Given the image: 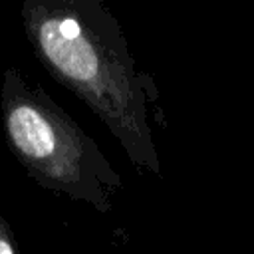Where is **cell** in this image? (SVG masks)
Listing matches in <instances>:
<instances>
[{
    "instance_id": "cell-1",
    "label": "cell",
    "mask_w": 254,
    "mask_h": 254,
    "mask_svg": "<svg viewBox=\"0 0 254 254\" xmlns=\"http://www.w3.org/2000/svg\"><path fill=\"white\" fill-rule=\"evenodd\" d=\"M20 14L46 71L103 121L133 165L159 177L151 123L159 89L137 67L109 8L99 0H26Z\"/></svg>"
},
{
    "instance_id": "cell-2",
    "label": "cell",
    "mask_w": 254,
    "mask_h": 254,
    "mask_svg": "<svg viewBox=\"0 0 254 254\" xmlns=\"http://www.w3.org/2000/svg\"><path fill=\"white\" fill-rule=\"evenodd\" d=\"M2 129L8 149L26 173L52 192L109 212L123 181L99 145L64 111L42 85L8 67L0 91Z\"/></svg>"
},
{
    "instance_id": "cell-3",
    "label": "cell",
    "mask_w": 254,
    "mask_h": 254,
    "mask_svg": "<svg viewBox=\"0 0 254 254\" xmlns=\"http://www.w3.org/2000/svg\"><path fill=\"white\" fill-rule=\"evenodd\" d=\"M0 254H18L12 226L6 222L2 214H0Z\"/></svg>"
}]
</instances>
